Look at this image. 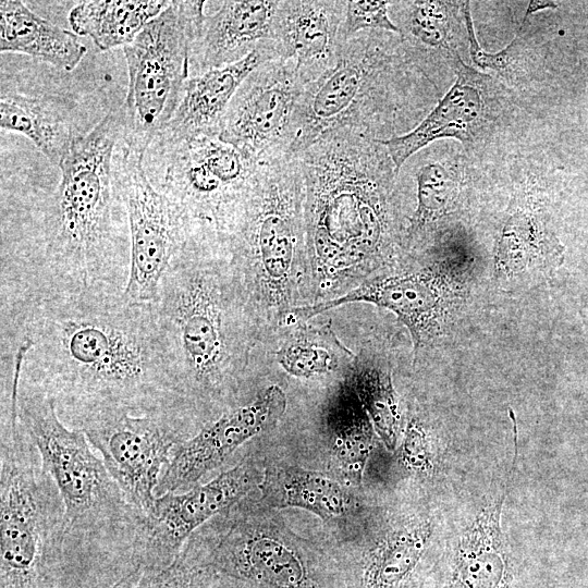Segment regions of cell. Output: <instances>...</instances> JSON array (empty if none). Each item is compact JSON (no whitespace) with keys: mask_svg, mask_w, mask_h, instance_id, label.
I'll list each match as a JSON object with an SVG mask.
<instances>
[{"mask_svg":"<svg viewBox=\"0 0 588 588\" xmlns=\"http://www.w3.org/2000/svg\"><path fill=\"white\" fill-rule=\"evenodd\" d=\"M514 454L500 487L465 528L441 571L437 588H528L526 575L504 540L501 515L518 455L516 420Z\"/></svg>","mask_w":588,"mask_h":588,"instance_id":"18","label":"cell"},{"mask_svg":"<svg viewBox=\"0 0 588 588\" xmlns=\"http://www.w3.org/2000/svg\"><path fill=\"white\" fill-rule=\"evenodd\" d=\"M261 500L275 509L297 507L328 520L353 506L348 492L329 476L294 466H270L258 486Z\"/></svg>","mask_w":588,"mask_h":588,"instance_id":"26","label":"cell"},{"mask_svg":"<svg viewBox=\"0 0 588 588\" xmlns=\"http://www.w3.org/2000/svg\"><path fill=\"white\" fill-rule=\"evenodd\" d=\"M1 324L27 341L22 377L78 429L111 412L187 418L152 303L123 293L50 295L2 303Z\"/></svg>","mask_w":588,"mask_h":588,"instance_id":"1","label":"cell"},{"mask_svg":"<svg viewBox=\"0 0 588 588\" xmlns=\"http://www.w3.org/2000/svg\"><path fill=\"white\" fill-rule=\"evenodd\" d=\"M346 1H280L273 38L279 59H294L302 83L316 81L338 62Z\"/></svg>","mask_w":588,"mask_h":588,"instance_id":"20","label":"cell"},{"mask_svg":"<svg viewBox=\"0 0 588 588\" xmlns=\"http://www.w3.org/2000/svg\"><path fill=\"white\" fill-rule=\"evenodd\" d=\"M456 81L430 113L405 134L379 140L388 150L396 173L405 162L430 143L456 138L476 142L490 123L487 79L468 66L457 52L452 56Z\"/></svg>","mask_w":588,"mask_h":588,"instance_id":"19","label":"cell"},{"mask_svg":"<svg viewBox=\"0 0 588 588\" xmlns=\"http://www.w3.org/2000/svg\"><path fill=\"white\" fill-rule=\"evenodd\" d=\"M345 380L356 393L387 449L394 450L401 427V412L389 366L382 363L378 354L362 348L347 368Z\"/></svg>","mask_w":588,"mask_h":588,"instance_id":"29","label":"cell"},{"mask_svg":"<svg viewBox=\"0 0 588 588\" xmlns=\"http://www.w3.org/2000/svg\"><path fill=\"white\" fill-rule=\"evenodd\" d=\"M324 424L338 473L348 485H359L375 445V428L345 379L328 401Z\"/></svg>","mask_w":588,"mask_h":588,"instance_id":"25","label":"cell"},{"mask_svg":"<svg viewBox=\"0 0 588 588\" xmlns=\"http://www.w3.org/2000/svg\"><path fill=\"white\" fill-rule=\"evenodd\" d=\"M217 576L193 556L181 551L168 566L143 569L133 588H212Z\"/></svg>","mask_w":588,"mask_h":588,"instance_id":"33","label":"cell"},{"mask_svg":"<svg viewBox=\"0 0 588 588\" xmlns=\"http://www.w3.org/2000/svg\"><path fill=\"white\" fill-rule=\"evenodd\" d=\"M271 60H277V56L267 41L241 61L191 76L172 118L155 143L162 148L219 134L222 118L242 83L256 68Z\"/></svg>","mask_w":588,"mask_h":588,"instance_id":"21","label":"cell"},{"mask_svg":"<svg viewBox=\"0 0 588 588\" xmlns=\"http://www.w3.org/2000/svg\"><path fill=\"white\" fill-rule=\"evenodd\" d=\"M0 126L28 138L56 167H60L78 136L70 115L56 100L3 90Z\"/></svg>","mask_w":588,"mask_h":588,"instance_id":"27","label":"cell"},{"mask_svg":"<svg viewBox=\"0 0 588 588\" xmlns=\"http://www.w3.org/2000/svg\"><path fill=\"white\" fill-rule=\"evenodd\" d=\"M564 260V246L531 199L514 209L501 231L494 256L495 275L507 284L547 277Z\"/></svg>","mask_w":588,"mask_h":588,"instance_id":"23","label":"cell"},{"mask_svg":"<svg viewBox=\"0 0 588 588\" xmlns=\"http://www.w3.org/2000/svg\"><path fill=\"white\" fill-rule=\"evenodd\" d=\"M152 305L193 424L244 369L256 330L222 246L194 238L164 275Z\"/></svg>","mask_w":588,"mask_h":588,"instance_id":"5","label":"cell"},{"mask_svg":"<svg viewBox=\"0 0 588 588\" xmlns=\"http://www.w3.org/2000/svg\"><path fill=\"white\" fill-rule=\"evenodd\" d=\"M457 2L408 1L391 2L399 19L400 36L412 57L422 61L434 51L450 56Z\"/></svg>","mask_w":588,"mask_h":588,"instance_id":"32","label":"cell"},{"mask_svg":"<svg viewBox=\"0 0 588 588\" xmlns=\"http://www.w3.org/2000/svg\"><path fill=\"white\" fill-rule=\"evenodd\" d=\"M400 460L409 470L426 473L432 468V455L427 433L418 419L412 418L400 448Z\"/></svg>","mask_w":588,"mask_h":588,"instance_id":"36","label":"cell"},{"mask_svg":"<svg viewBox=\"0 0 588 588\" xmlns=\"http://www.w3.org/2000/svg\"><path fill=\"white\" fill-rule=\"evenodd\" d=\"M285 408V393L273 384L252 401L221 412L174 448L156 487V498L183 492L199 485L204 477L220 468L245 442L274 427Z\"/></svg>","mask_w":588,"mask_h":588,"instance_id":"16","label":"cell"},{"mask_svg":"<svg viewBox=\"0 0 588 588\" xmlns=\"http://www.w3.org/2000/svg\"><path fill=\"white\" fill-rule=\"evenodd\" d=\"M64 505L39 451L17 419L1 415L0 588H38L56 577Z\"/></svg>","mask_w":588,"mask_h":588,"instance_id":"8","label":"cell"},{"mask_svg":"<svg viewBox=\"0 0 588 588\" xmlns=\"http://www.w3.org/2000/svg\"><path fill=\"white\" fill-rule=\"evenodd\" d=\"M389 1H346L340 36L343 44L365 30L388 32L400 35L397 25L390 19Z\"/></svg>","mask_w":588,"mask_h":588,"instance_id":"34","label":"cell"},{"mask_svg":"<svg viewBox=\"0 0 588 588\" xmlns=\"http://www.w3.org/2000/svg\"><path fill=\"white\" fill-rule=\"evenodd\" d=\"M280 1H222L205 14L193 44L191 76L235 63L272 40Z\"/></svg>","mask_w":588,"mask_h":588,"instance_id":"22","label":"cell"},{"mask_svg":"<svg viewBox=\"0 0 588 588\" xmlns=\"http://www.w3.org/2000/svg\"><path fill=\"white\" fill-rule=\"evenodd\" d=\"M121 135L118 109L75 138L41 208L35 247L1 270L2 297L124 293L130 229L113 171Z\"/></svg>","mask_w":588,"mask_h":588,"instance_id":"2","label":"cell"},{"mask_svg":"<svg viewBox=\"0 0 588 588\" xmlns=\"http://www.w3.org/2000/svg\"><path fill=\"white\" fill-rule=\"evenodd\" d=\"M0 50L27 54L64 71L74 70L87 52L77 35L34 13L19 0L0 2Z\"/></svg>","mask_w":588,"mask_h":588,"instance_id":"24","label":"cell"},{"mask_svg":"<svg viewBox=\"0 0 588 588\" xmlns=\"http://www.w3.org/2000/svg\"><path fill=\"white\" fill-rule=\"evenodd\" d=\"M144 155L120 140L113 171L131 242V270L123 294L133 303L150 304L167 272L198 236L180 209L150 182Z\"/></svg>","mask_w":588,"mask_h":588,"instance_id":"12","label":"cell"},{"mask_svg":"<svg viewBox=\"0 0 588 588\" xmlns=\"http://www.w3.org/2000/svg\"><path fill=\"white\" fill-rule=\"evenodd\" d=\"M461 12L463 13L464 17V23L469 41V53L473 63L477 68H480L482 70H492L497 71L499 74L504 75V72L510 66L509 64L513 62V57L516 51L517 44L522 37V30L524 29L527 20L532 14V12L529 9L526 10L523 21L518 27V32L516 33L514 39L504 49L494 53L485 51L479 45L475 34L469 3L462 2Z\"/></svg>","mask_w":588,"mask_h":588,"instance_id":"35","label":"cell"},{"mask_svg":"<svg viewBox=\"0 0 588 588\" xmlns=\"http://www.w3.org/2000/svg\"><path fill=\"white\" fill-rule=\"evenodd\" d=\"M262 475L255 460L247 455L206 483L157 497L140 535V568L170 565L198 528L258 488Z\"/></svg>","mask_w":588,"mask_h":588,"instance_id":"15","label":"cell"},{"mask_svg":"<svg viewBox=\"0 0 588 588\" xmlns=\"http://www.w3.org/2000/svg\"><path fill=\"white\" fill-rule=\"evenodd\" d=\"M9 394L64 505L58 588H108L140 568L147 516L128 504L84 431L68 427L53 399L22 375L12 378Z\"/></svg>","mask_w":588,"mask_h":588,"instance_id":"4","label":"cell"},{"mask_svg":"<svg viewBox=\"0 0 588 588\" xmlns=\"http://www.w3.org/2000/svg\"><path fill=\"white\" fill-rule=\"evenodd\" d=\"M310 303L338 298L392 257L397 176L387 148L350 130L322 135L301 152Z\"/></svg>","mask_w":588,"mask_h":588,"instance_id":"3","label":"cell"},{"mask_svg":"<svg viewBox=\"0 0 588 588\" xmlns=\"http://www.w3.org/2000/svg\"><path fill=\"white\" fill-rule=\"evenodd\" d=\"M304 87L294 59L260 64L232 98L220 123V138L258 163L287 154Z\"/></svg>","mask_w":588,"mask_h":588,"instance_id":"14","label":"cell"},{"mask_svg":"<svg viewBox=\"0 0 588 588\" xmlns=\"http://www.w3.org/2000/svg\"><path fill=\"white\" fill-rule=\"evenodd\" d=\"M204 1H171L124 46L128 83L121 142L145 152L172 118L191 77L193 44L205 16Z\"/></svg>","mask_w":588,"mask_h":588,"instance_id":"10","label":"cell"},{"mask_svg":"<svg viewBox=\"0 0 588 588\" xmlns=\"http://www.w3.org/2000/svg\"><path fill=\"white\" fill-rule=\"evenodd\" d=\"M450 274L432 262L429 267L369 278L344 295L323 303L293 308L282 326H295L331 308L365 302L394 313L408 329L414 356L436 336L450 306Z\"/></svg>","mask_w":588,"mask_h":588,"instance_id":"17","label":"cell"},{"mask_svg":"<svg viewBox=\"0 0 588 588\" xmlns=\"http://www.w3.org/2000/svg\"><path fill=\"white\" fill-rule=\"evenodd\" d=\"M167 164L159 188L198 236L218 241L245 197L259 163L219 134L161 148Z\"/></svg>","mask_w":588,"mask_h":588,"instance_id":"11","label":"cell"},{"mask_svg":"<svg viewBox=\"0 0 588 588\" xmlns=\"http://www.w3.org/2000/svg\"><path fill=\"white\" fill-rule=\"evenodd\" d=\"M78 429L98 451L128 504L147 517L152 513L155 490L174 448L194 436L174 419L123 412L95 416Z\"/></svg>","mask_w":588,"mask_h":588,"instance_id":"13","label":"cell"},{"mask_svg":"<svg viewBox=\"0 0 588 588\" xmlns=\"http://www.w3.org/2000/svg\"><path fill=\"white\" fill-rule=\"evenodd\" d=\"M211 535L195 531L182 550L234 588H342L321 552L266 516L235 505Z\"/></svg>","mask_w":588,"mask_h":588,"instance_id":"9","label":"cell"},{"mask_svg":"<svg viewBox=\"0 0 588 588\" xmlns=\"http://www.w3.org/2000/svg\"><path fill=\"white\" fill-rule=\"evenodd\" d=\"M289 338L277 351V362L290 375L310 378L335 371L342 364L351 365L356 354L344 346L330 322L293 326Z\"/></svg>","mask_w":588,"mask_h":588,"instance_id":"30","label":"cell"},{"mask_svg":"<svg viewBox=\"0 0 588 588\" xmlns=\"http://www.w3.org/2000/svg\"><path fill=\"white\" fill-rule=\"evenodd\" d=\"M417 205L405 230L407 243L419 242L458 206L463 182L458 172L439 161L421 163L415 172Z\"/></svg>","mask_w":588,"mask_h":588,"instance_id":"31","label":"cell"},{"mask_svg":"<svg viewBox=\"0 0 588 588\" xmlns=\"http://www.w3.org/2000/svg\"><path fill=\"white\" fill-rule=\"evenodd\" d=\"M142 572L143 568H138L108 588H133L137 583ZM38 588H58L57 579L53 574H44L39 580Z\"/></svg>","mask_w":588,"mask_h":588,"instance_id":"37","label":"cell"},{"mask_svg":"<svg viewBox=\"0 0 588 588\" xmlns=\"http://www.w3.org/2000/svg\"><path fill=\"white\" fill-rule=\"evenodd\" d=\"M305 181L298 155L260 162L220 243L237 296L255 327L282 324L307 283Z\"/></svg>","mask_w":588,"mask_h":588,"instance_id":"6","label":"cell"},{"mask_svg":"<svg viewBox=\"0 0 588 588\" xmlns=\"http://www.w3.org/2000/svg\"><path fill=\"white\" fill-rule=\"evenodd\" d=\"M171 1H83L69 13V23L77 36H88L101 51L124 47Z\"/></svg>","mask_w":588,"mask_h":588,"instance_id":"28","label":"cell"},{"mask_svg":"<svg viewBox=\"0 0 588 588\" xmlns=\"http://www.w3.org/2000/svg\"><path fill=\"white\" fill-rule=\"evenodd\" d=\"M212 588H234L233 586L224 583V581H221V580H218L216 581L215 586Z\"/></svg>","mask_w":588,"mask_h":588,"instance_id":"38","label":"cell"},{"mask_svg":"<svg viewBox=\"0 0 588 588\" xmlns=\"http://www.w3.org/2000/svg\"><path fill=\"white\" fill-rule=\"evenodd\" d=\"M393 33L360 32L342 48L336 64L307 84L298 100L289 155H299L322 135L350 130L388 139L405 115L414 75Z\"/></svg>","mask_w":588,"mask_h":588,"instance_id":"7","label":"cell"}]
</instances>
